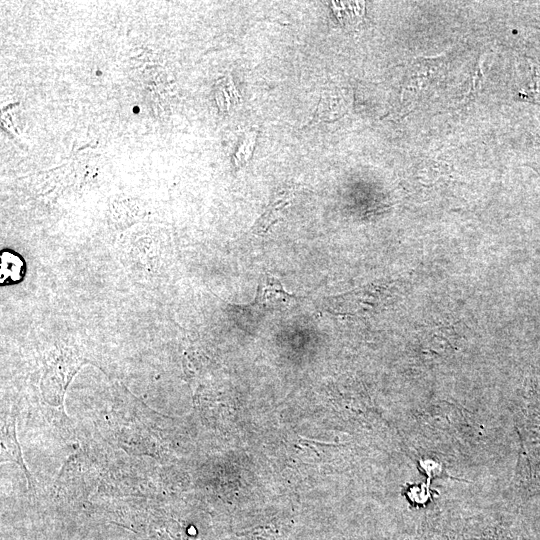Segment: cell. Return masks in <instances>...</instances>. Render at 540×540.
<instances>
[{
	"label": "cell",
	"instance_id": "6da1fadb",
	"mask_svg": "<svg viewBox=\"0 0 540 540\" xmlns=\"http://www.w3.org/2000/svg\"><path fill=\"white\" fill-rule=\"evenodd\" d=\"M296 296L287 292L276 277L265 274L260 281L255 298V304L260 309H276L286 306L296 300Z\"/></svg>",
	"mask_w": 540,
	"mask_h": 540
},
{
	"label": "cell",
	"instance_id": "7a4b0ae2",
	"mask_svg": "<svg viewBox=\"0 0 540 540\" xmlns=\"http://www.w3.org/2000/svg\"><path fill=\"white\" fill-rule=\"evenodd\" d=\"M25 273L24 260L12 251L1 253V284L8 285L19 282Z\"/></svg>",
	"mask_w": 540,
	"mask_h": 540
},
{
	"label": "cell",
	"instance_id": "3957f363",
	"mask_svg": "<svg viewBox=\"0 0 540 540\" xmlns=\"http://www.w3.org/2000/svg\"><path fill=\"white\" fill-rule=\"evenodd\" d=\"M290 205L287 197L276 198L256 220L252 226V232L256 235H264L280 219L283 211Z\"/></svg>",
	"mask_w": 540,
	"mask_h": 540
},
{
	"label": "cell",
	"instance_id": "277c9868",
	"mask_svg": "<svg viewBox=\"0 0 540 540\" xmlns=\"http://www.w3.org/2000/svg\"><path fill=\"white\" fill-rule=\"evenodd\" d=\"M2 458L16 462L26 472L19 444L15 437L14 422H8L1 433Z\"/></svg>",
	"mask_w": 540,
	"mask_h": 540
},
{
	"label": "cell",
	"instance_id": "5b68a950",
	"mask_svg": "<svg viewBox=\"0 0 540 540\" xmlns=\"http://www.w3.org/2000/svg\"><path fill=\"white\" fill-rule=\"evenodd\" d=\"M339 96L334 91H323L320 102L318 104L314 121H332L335 120L340 112Z\"/></svg>",
	"mask_w": 540,
	"mask_h": 540
},
{
	"label": "cell",
	"instance_id": "8992f818",
	"mask_svg": "<svg viewBox=\"0 0 540 540\" xmlns=\"http://www.w3.org/2000/svg\"><path fill=\"white\" fill-rule=\"evenodd\" d=\"M256 139V133H251L247 135L246 140L240 147L239 151L236 153V159L238 165L245 163L251 156L253 152V146Z\"/></svg>",
	"mask_w": 540,
	"mask_h": 540
}]
</instances>
